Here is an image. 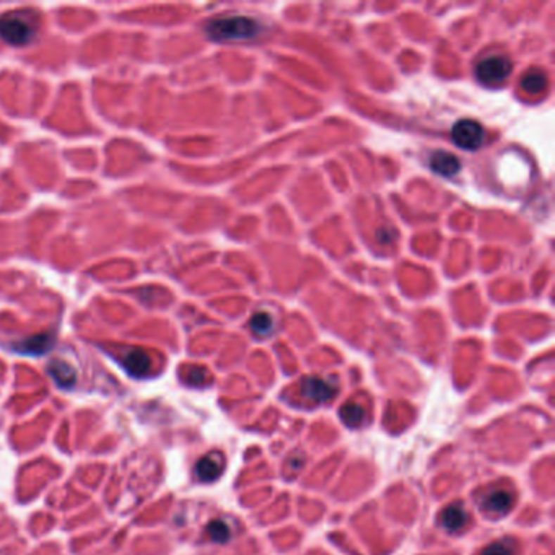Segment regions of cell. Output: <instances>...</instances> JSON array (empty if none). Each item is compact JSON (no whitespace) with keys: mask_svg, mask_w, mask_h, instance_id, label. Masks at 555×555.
I'll return each instance as SVG.
<instances>
[{"mask_svg":"<svg viewBox=\"0 0 555 555\" xmlns=\"http://www.w3.org/2000/svg\"><path fill=\"white\" fill-rule=\"evenodd\" d=\"M48 371H49V375L54 378V381L57 383V385L62 386V388H70V386L75 385L77 375H75L74 368H72L69 363H65L62 360H54V362L49 363Z\"/></svg>","mask_w":555,"mask_h":555,"instance_id":"12","label":"cell"},{"mask_svg":"<svg viewBox=\"0 0 555 555\" xmlns=\"http://www.w3.org/2000/svg\"><path fill=\"white\" fill-rule=\"evenodd\" d=\"M513 62L506 56H489L477 64L476 75L485 85H499L510 77Z\"/></svg>","mask_w":555,"mask_h":555,"instance_id":"3","label":"cell"},{"mask_svg":"<svg viewBox=\"0 0 555 555\" xmlns=\"http://www.w3.org/2000/svg\"><path fill=\"white\" fill-rule=\"evenodd\" d=\"M207 534H209V537L214 542L223 544V542H227L228 539L231 537V529H230V526L227 525L225 521L214 520V521H210L209 525H207Z\"/></svg>","mask_w":555,"mask_h":555,"instance_id":"15","label":"cell"},{"mask_svg":"<svg viewBox=\"0 0 555 555\" xmlns=\"http://www.w3.org/2000/svg\"><path fill=\"white\" fill-rule=\"evenodd\" d=\"M430 168H432L437 174L449 178V176L459 173L461 162L453 153L446 152V150H438V152H435L432 155V158H430Z\"/></svg>","mask_w":555,"mask_h":555,"instance_id":"7","label":"cell"},{"mask_svg":"<svg viewBox=\"0 0 555 555\" xmlns=\"http://www.w3.org/2000/svg\"><path fill=\"white\" fill-rule=\"evenodd\" d=\"M336 393L337 388L333 383L323 380V378L308 376L302 381V394L306 399H310V401L326 402L329 401V399H333Z\"/></svg>","mask_w":555,"mask_h":555,"instance_id":"5","label":"cell"},{"mask_svg":"<svg viewBox=\"0 0 555 555\" xmlns=\"http://www.w3.org/2000/svg\"><path fill=\"white\" fill-rule=\"evenodd\" d=\"M53 342H54L53 334L46 333L18 342V344L13 345V349L17 350L18 354H25V355H43L46 352L51 350Z\"/></svg>","mask_w":555,"mask_h":555,"instance_id":"8","label":"cell"},{"mask_svg":"<svg viewBox=\"0 0 555 555\" xmlns=\"http://www.w3.org/2000/svg\"><path fill=\"white\" fill-rule=\"evenodd\" d=\"M257 23L246 17H223L212 20L207 25V34L210 39L219 43H228V41H246L257 34Z\"/></svg>","mask_w":555,"mask_h":555,"instance_id":"1","label":"cell"},{"mask_svg":"<svg viewBox=\"0 0 555 555\" xmlns=\"http://www.w3.org/2000/svg\"><path fill=\"white\" fill-rule=\"evenodd\" d=\"M521 85L528 93H541V91L546 90L547 79L541 70L534 69V70H529L528 74H525Z\"/></svg>","mask_w":555,"mask_h":555,"instance_id":"14","label":"cell"},{"mask_svg":"<svg viewBox=\"0 0 555 555\" xmlns=\"http://www.w3.org/2000/svg\"><path fill=\"white\" fill-rule=\"evenodd\" d=\"M33 23L22 13H5L0 17V38L13 46H25L34 38Z\"/></svg>","mask_w":555,"mask_h":555,"instance_id":"2","label":"cell"},{"mask_svg":"<svg viewBox=\"0 0 555 555\" xmlns=\"http://www.w3.org/2000/svg\"><path fill=\"white\" fill-rule=\"evenodd\" d=\"M468 523V513L459 503H454V505H449L448 508H445L442 513V525L445 529H448L451 532H458L466 526Z\"/></svg>","mask_w":555,"mask_h":555,"instance_id":"11","label":"cell"},{"mask_svg":"<svg viewBox=\"0 0 555 555\" xmlns=\"http://www.w3.org/2000/svg\"><path fill=\"white\" fill-rule=\"evenodd\" d=\"M365 417H366V412H365V409L360 406V404L347 402L340 407V419L344 420L345 425H349V427H352V428L360 427V425L363 423V420H365Z\"/></svg>","mask_w":555,"mask_h":555,"instance_id":"13","label":"cell"},{"mask_svg":"<svg viewBox=\"0 0 555 555\" xmlns=\"http://www.w3.org/2000/svg\"><path fill=\"white\" fill-rule=\"evenodd\" d=\"M205 376L207 373L204 368H193V370L188 373V381L193 383V385H200V383L205 381Z\"/></svg>","mask_w":555,"mask_h":555,"instance_id":"18","label":"cell"},{"mask_svg":"<svg viewBox=\"0 0 555 555\" xmlns=\"http://www.w3.org/2000/svg\"><path fill=\"white\" fill-rule=\"evenodd\" d=\"M480 555H513V549L503 542H494L485 547Z\"/></svg>","mask_w":555,"mask_h":555,"instance_id":"17","label":"cell"},{"mask_svg":"<svg viewBox=\"0 0 555 555\" xmlns=\"http://www.w3.org/2000/svg\"><path fill=\"white\" fill-rule=\"evenodd\" d=\"M122 365L132 376L142 378L147 375L150 368H152V359H150L148 354H145L143 350L136 349L131 350L126 357H124Z\"/></svg>","mask_w":555,"mask_h":555,"instance_id":"9","label":"cell"},{"mask_svg":"<svg viewBox=\"0 0 555 555\" xmlns=\"http://www.w3.org/2000/svg\"><path fill=\"white\" fill-rule=\"evenodd\" d=\"M451 139H453V142L458 145L459 148L477 150L482 145V142H484L485 131L477 121L463 119V121H458L453 126Z\"/></svg>","mask_w":555,"mask_h":555,"instance_id":"4","label":"cell"},{"mask_svg":"<svg viewBox=\"0 0 555 555\" xmlns=\"http://www.w3.org/2000/svg\"><path fill=\"white\" fill-rule=\"evenodd\" d=\"M515 503V497L511 492L508 490H494L485 497L484 508L492 513H499V515H505L513 508Z\"/></svg>","mask_w":555,"mask_h":555,"instance_id":"10","label":"cell"},{"mask_svg":"<svg viewBox=\"0 0 555 555\" xmlns=\"http://www.w3.org/2000/svg\"><path fill=\"white\" fill-rule=\"evenodd\" d=\"M250 326H251V329H253V333L254 334H257V336H269L272 333V329H274V321H272V318H271V314H267V313H256L251 318V321H250Z\"/></svg>","mask_w":555,"mask_h":555,"instance_id":"16","label":"cell"},{"mask_svg":"<svg viewBox=\"0 0 555 555\" xmlns=\"http://www.w3.org/2000/svg\"><path fill=\"white\" fill-rule=\"evenodd\" d=\"M225 469V458L220 453H209L199 459L196 466V474L202 482H214Z\"/></svg>","mask_w":555,"mask_h":555,"instance_id":"6","label":"cell"}]
</instances>
